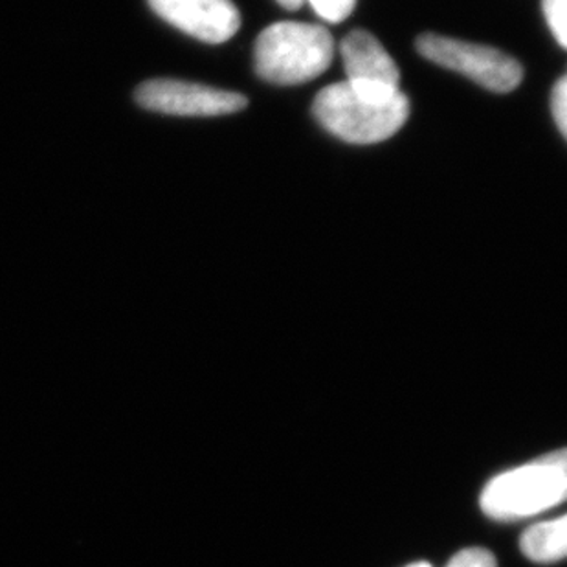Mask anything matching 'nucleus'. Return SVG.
<instances>
[{
	"mask_svg": "<svg viewBox=\"0 0 567 567\" xmlns=\"http://www.w3.org/2000/svg\"><path fill=\"white\" fill-rule=\"evenodd\" d=\"M408 567H432V566H430V564H426V563H417V564H412V566H408Z\"/></svg>",
	"mask_w": 567,
	"mask_h": 567,
	"instance_id": "obj_14",
	"label": "nucleus"
},
{
	"mask_svg": "<svg viewBox=\"0 0 567 567\" xmlns=\"http://www.w3.org/2000/svg\"><path fill=\"white\" fill-rule=\"evenodd\" d=\"M334 41L318 24L285 21L265 28L256 41L254 64L274 85H300L323 74L332 63Z\"/></svg>",
	"mask_w": 567,
	"mask_h": 567,
	"instance_id": "obj_2",
	"label": "nucleus"
},
{
	"mask_svg": "<svg viewBox=\"0 0 567 567\" xmlns=\"http://www.w3.org/2000/svg\"><path fill=\"white\" fill-rule=\"evenodd\" d=\"M312 114L337 138L370 145L401 131L410 116V102L402 92L388 97L368 96L343 81L318 92Z\"/></svg>",
	"mask_w": 567,
	"mask_h": 567,
	"instance_id": "obj_1",
	"label": "nucleus"
},
{
	"mask_svg": "<svg viewBox=\"0 0 567 567\" xmlns=\"http://www.w3.org/2000/svg\"><path fill=\"white\" fill-rule=\"evenodd\" d=\"M566 450H558L529 465L504 472L483 491L482 508L502 522L544 513L566 498Z\"/></svg>",
	"mask_w": 567,
	"mask_h": 567,
	"instance_id": "obj_3",
	"label": "nucleus"
},
{
	"mask_svg": "<svg viewBox=\"0 0 567 567\" xmlns=\"http://www.w3.org/2000/svg\"><path fill=\"white\" fill-rule=\"evenodd\" d=\"M279 4L287 8V10H298L306 0H278Z\"/></svg>",
	"mask_w": 567,
	"mask_h": 567,
	"instance_id": "obj_13",
	"label": "nucleus"
},
{
	"mask_svg": "<svg viewBox=\"0 0 567 567\" xmlns=\"http://www.w3.org/2000/svg\"><path fill=\"white\" fill-rule=\"evenodd\" d=\"M312 10L327 22H342L353 13L357 0H307Z\"/></svg>",
	"mask_w": 567,
	"mask_h": 567,
	"instance_id": "obj_10",
	"label": "nucleus"
},
{
	"mask_svg": "<svg viewBox=\"0 0 567 567\" xmlns=\"http://www.w3.org/2000/svg\"><path fill=\"white\" fill-rule=\"evenodd\" d=\"M417 50L432 63L466 75L487 91L505 94L514 91L524 80V69L518 61L483 44L424 33L417 39Z\"/></svg>",
	"mask_w": 567,
	"mask_h": 567,
	"instance_id": "obj_4",
	"label": "nucleus"
},
{
	"mask_svg": "<svg viewBox=\"0 0 567 567\" xmlns=\"http://www.w3.org/2000/svg\"><path fill=\"white\" fill-rule=\"evenodd\" d=\"M551 113L557 124L558 131L563 133L564 138L567 134V80L560 78L557 85L553 86L551 94Z\"/></svg>",
	"mask_w": 567,
	"mask_h": 567,
	"instance_id": "obj_12",
	"label": "nucleus"
},
{
	"mask_svg": "<svg viewBox=\"0 0 567 567\" xmlns=\"http://www.w3.org/2000/svg\"><path fill=\"white\" fill-rule=\"evenodd\" d=\"M147 4L172 27L204 43H225L241 27L231 0H147Z\"/></svg>",
	"mask_w": 567,
	"mask_h": 567,
	"instance_id": "obj_6",
	"label": "nucleus"
},
{
	"mask_svg": "<svg viewBox=\"0 0 567 567\" xmlns=\"http://www.w3.org/2000/svg\"><path fill=\"white\" fill-rule=\"evenodd\" d=\"M342 60L349 85L368 96L388 97L399 91L401 72L375 35L353 30L342 41Z\"/></svg>",
	"mask_w": 567,
	"mask_h": 567,
	"instance_id": "obj_7",
	"label": "nucleus"
},
{
	"mask_svg": "<svg viewBox=\"0 0 567 567\" xmlns=\"http://www.w3.org/2000/svg\"><path fill=\"white\" fill-rule=\"evenodd\" d=\"M522 551L533 563H558L566 557L567 549V518H558L533 525L522 535Z\"/></svg>",
	"mask_w": 567,
	"mask_h": 567,
	"instance_id": "obj_8",
	"label": "nucleus"
},
{
	"mask_svg": "<svg viewBox=\"0 0 567 567\" xmlns=\"http://www.w3.org/2000/svg\"><path fill=\"white\" fill-rule=\"evenodd\" d=\"M444 567H498L493 553L482 547H468L452 557Z\"/></svg>",
	"mask_w": 567,
	"mask_h": 567,
	"instance_id": "obj_11",
	"label": "nucleus"
},
{
	"mask_svg": "<svg viewBox=\"0 0 567 567\" xmlns=\"http://www.w3.org/2000/svg\"><path fill=\"white\" fill-rule=\"evenodd\" d=\"M134 100L145 111L173 116H219L239 113L248 105L239 92L178 80L145 81L134 92Z\"/></svg>",
	"mask_w": 567,
	"mask_h": 567,
	"instance_id": "obj_5",
	"label": "nucleus"
},
{
	"mask_svg": "<svg viewBox=\"0 0 567 567\" xmlns=\"http://www.w3.org/2000/svg\"><path fill=\"white\" fill-rule=\"evenodd\" d=\"M542 10L546 17L547 27L557 39L558 44L567 47V0H544Z\"/></svg>",
	"mask_w": 567,
	"mask_h": 567,
	"instance_id": "obj_9",
	"label": "nucleus"
}]
</instances>
